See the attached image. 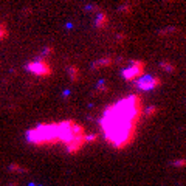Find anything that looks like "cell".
Here are the masks:
<instances>
[{"mask_svg":"<svg viewBox=\"0 0 186 186\" xmlns=\"http://www.w3.org/2000/svg\"><path fill=\"white\" fill-rule=\"evenodd\" d=\"M143 115V101L141 96L132 95L110 104L99 121L106 141L118 151L126 149L133 143L136 136L138 124Z\"/></svg>","mask_w":186,"mask_h":186,"instance_id":"cell-1","label":"cell"},{"mask_svg":"<svg viewBox=\"0 0 186 186\" xmlns=\"http://www.w3.org/2000/svg\"><path fill=\"white\" fill-rule=\"evenodd\" d=\"M25 138L30 144L34 146L64 144L68 154H78L88 143L85 129L73 120L37 124L36 127L27 130Z\"/></svg>","mask_w":186,"mask_h":186,"instance_id":"cell-2","label":"cell"},{"mask_svg":"<svg viewBox=\"0 0 186 186\" xmlns=\"http://www.w3.org/2000/svg\"><path fill=\"white\" fill-rule=\"evenodd\" d=\"M146 64L143 61H130L129 65L123 70V78L126 81H138L144 73Z\"/></svg>","mask_w":186,"mask_h":186,"instance_id":"cell-3","label":"cell"},{"mask_svg":"<svg viewBox=\"0 0 186 186\" xmlns=\"http://www.w3.org/2000/svg\"><path fill=\"white\" fill-rule=\"evenodd\" d=\"M27 70L39 78H48L51 75V65L45 59H36V61L30 62L27 65Z\"/></svg>","mask_w":186,"mask_h":186,"instance_id":"cell-4","label":"cell"},{"mask_svg":"<svg viewBox=\"0 0 186 186\" xmlns=\"http://www.w3.org/2000/svg\"><path fill=\"white\" fill-rule=\"evenodd\" d=\"M161 85V79L157 76H141L136 81V88L141 91H151Z\"/></svg>","mask_w":186,"mask_h":186,"instance_id":"cell-5","label":"cell"},{"mask_svg":"<svg viewBox=\"0 0 186 186\" xmlns=\"http://www.w3.org/2000/svg\"><path fill=\"white\" fill-rule=\"evenodd\" d=\"M6 34H8L6 27L3 25V23H0V40H2V39H5V37H6Z\"/></svg>","mask_w":186,"mask_h":186,"instance_id":"cell-6","label":"cell"}]
</instances>
